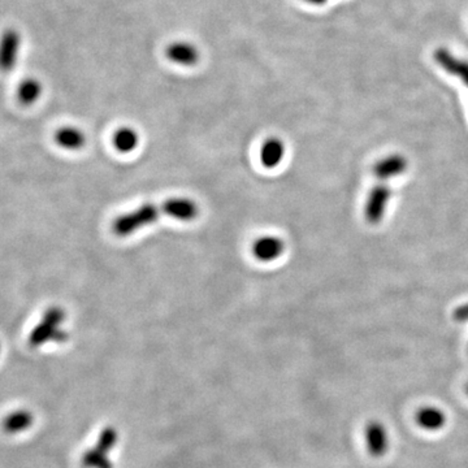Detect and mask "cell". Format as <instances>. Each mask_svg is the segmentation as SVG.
<instances>
[{"mask_svg":"<svg viewBox=\"0 0 468 468\" xmlns=\"http://www.w3.org/2000/svg\"><path fill=\"white\" fill-rule=\"evenodd\" d=\"M392 200V189L387 182H381L369 191V198L364 206V216L369 224L376 225L384 219L389 202Z\"/></svg>","mask_w":468,"mask_h":468,"instance_id":"4","label":"cell"},{"mask_svg":"<svg viewBox=\"0 0 468 468\" xmlns=\"http://www.w3.org/2000/svg\"><path fill=\"white\" fill-rule=\"evenodd\" d=\"M163 211L167 216H170L173 220L179 221H193L197 219L200 215V206L197 202H194L190 198H170L166 200L163 204Z\"/></svg>","mask_w":468,"mask_h":468,"instance_id":"7","label":"cell"},{"mask_svg":"<svg viewBox=\"0 0 468 468\" xmlns=\"http://www.w3.org/2000/svg\"><path fill=\"white\" fill-rule=\"evenodd\" d=\"M67 319L65 311L59 306H52L46 309L38 325L31 330L29 344L33 348L45 345L49 341L64 342L68 334L63 329V324Z\"/></svg>","mask_w":468,"mask_h":468,"instance_id":"2","label":"cell"},{"mask_svg":"<svg viewBox=\"0 0 468 468\" xmlns=\"http://www.w3.org/2000/svg\"><path fill=\"white\" fill-rule=\"evenodd\" d=\"M285 143L280 138H268L260 150V160L266 168H276L285 156Z\"/></svg>","mask_w":468,"mask_h":468,"instance_id":"12","label":"cell"},{"mask_svg":"<svg viewBox=\"0 0 468 468\" xmlns=\"http://www.w3.org/2000/svg\"><path fill=\"white\" fill-rule=\"evenodd\" d=\"M367 448L373 457H382L389 448L388 430L380 421H371L366 428Z\"/></svg>","mask_w":468,"mask_h":468,"instance_id":"10","label":"cell"},{"mask_svg":"<svg viewBox=\"0 0 468 468\" xmlns=\"http://www.w3.org/2000/svg\"><path fill=\"white\" fill-rule=\"evenodd\" d=\"M33 424V415L26 410H17L7 415L3 421V427L8 433H20L30 428Z\"/></svg>","mask_w":468,"mask_h":468,"instance_id":"17","label":"cell"},{"mask_svg":"<svg viewBox=\"0 0 468 468\" xmlns=\"http://www.w3.org/2000/svg\"><path fill=\"white\" fill-rule=\"evenodd\" d=\"M408 159L401 154H392L378 160L372 168V173L381 182L399 177L408 170Z\"/></svg>","mask_w":468,"mask_h":468,"instance_id":"6","label":"cell"},{"mask_svg":"<svg viewBox=\"0 0 468 468\" xmlns=\"http://www.w3.org/2000/svg\"><path fill=\"white\" fill-rule=\"evenodd\" d=\"M140 136L131 128H121L113 134V147L122 154H129L138 147Z\"/></svg>","mask_w":468,"mask_h":468,"instance_id":"15","label":"cell"},{"mask_svg":"<svg viewBox=\"0 0 468 468\" xmlns=\"http://www.w3.org/2000/svg\"><path fill=\"white\" fill-rule=\"evenodd\" d=\"M55 142L61 149L77 151L85 146L86 136L76 127H61L55 133Z\"/></svg>","mask_w":468,"mask_h":468,"instance_id":"13","label":"cell"},{"mask_svg":"<svg viewBox=\"0 0 468 468\" xmlns=\"http://www.w3.org/2000/svg\"><path fill=\"white\" fill-rule=\"evenodd\" d=\"M417 421L423 429L439 430L444 428L446 423V415L442 410L437 408H423L417 414Z\"/></svg>","mask_w":468,"mask_h":468,"instance_id":"14","label":"cell"},{"mask_svg":"<svg viewBox=\"0 0 468 468\" xmlns=\"http://www.w3.org/2000/svg\"><path fill=\"white\" fill-rule=\"evenodd\" d=\"M21 49V35L17 30L7 29L0 37V70H15Z\"/></svg>","mask_w":468,"mask_h":468,"instance_id":"5","label":"cell"},{"mask_svg":"<svg viewBox=\"0 0 468 468\" xmlns=\"http://www.w3.org/2000/svg\"><path fill=\"white\" fill-rule=\"evenodd\" d=\"M167 56L175 64L184 65V67H191L200 59L198 50L188 42L172 43L167 49Z\"/></svg>","mask_w":468,"mask_h":468,"instance_id":"11","label":"cell"},{"mask_svg":"<svg viewBox=\"0 0 468 468\" xmlns=\"http://www.w3.org/2000/svg\"><path fill=\"white\" fill-rule=\"evenodd\" d=\"M118 430L112 427L103 429L95 448L90 449L82 458L85 468H113L108 453L118 444Z\"/></svg>","mask_w":468,"mask_h":468,"instance_id":"3","label":"cell"},{"mask_svg":"<svg viewBox=\"0 0 468 468\" xmlns=\"http://www.w3.org/2000/svg\"><path fill=\"white\" fill-rule=\"evenodd\" d=\"M467 392H468V387H467Z\"/></svg>","mask_w":468,"mask_h":468,"instance_id":"20","label":"cell"},{"mask_svg":"<svg viewBox=\"0 0 468 468\" xmlns=\"http://www.w3.org/2000/svg\"><path fill=\"white\" fill-rule=\"evenodd\" d=\"M433 58L439 68L445 70L450 76H454L468 88V61L454 56L446 49H437L433 54Z\"/></svg>","mask_w":468,"mask_h":468,"instance_id":"8","label":"cell"},{"mask_svg":"<svg viewBox=\"0 0 468 468\" xmlns=\"http://www.w3.org/2000/svg\"><path fill=\"white\" fill-rule=\"evenodd\" d=\"M285 251V242L276 236H263L252 245V254L263 263H269L279 259Z\"/></svg>","mask_w":468,"mask_h":468,"instance_id":"9","label":"cell"},{"mask_svg":"<svg viewBox=\"0 0 468 468\" xmlns=\"http://www.w3.org/2000/svg\"><path fill=\"white\" fill-rule=\"evenodd\" d=\"M455 320H458V321H466V320H468V305H465V306L459 307L455 311Z\"/></svg>","mask_w":468,"mask_h":468,"instance_id":"18","label":"cell"},{"mask_svg":"<svg viewBox=\"0 0 468 468\" xmlns=\"http://www.w3.org/2000/svg\"><path fill=\"white\" fill-rule=\"evenodd\" d=\"M43 92V86L35 79H26L21 81L17 88V99L24 106H31L40 99Z\"/></svg>","mask_w":468,"mask_h":468,"instance_id":"16","label":"cell"},{"mask_svg":"<svg viewBox=\"0 0 468 468\" xmlns=\"http://www.w3.org/2000/svg\"><path fill=\"white\" fill-rule=\"evenodd\" d=\"M0 350H1V345H0Z\"/></svg>","mask_w":468,"mask_h":468,"instance_id":"19","label":"cell"},{"mask_svg":"<svg viewBox=\"0 0 468 468\" xmlns=\"http://www.w3.org/2000/svg\"><path fill=\"white\" fill-rule=\"evenodd\" d=\"M161 213H164L163 206L145 203L140 207L127 213H122L113 220L112 232L118 237H129L131 234L158 221Z\"/></svg>","mask_w":468,"mask_h":468,"instance_id":"1","label":"cell"}]
</instances>
